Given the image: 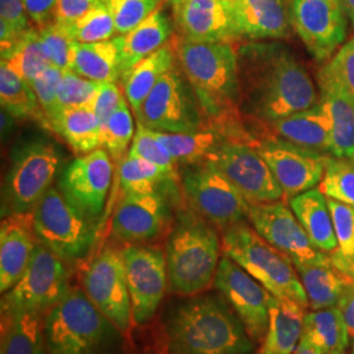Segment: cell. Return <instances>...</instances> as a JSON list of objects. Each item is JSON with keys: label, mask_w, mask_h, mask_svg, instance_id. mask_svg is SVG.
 I'll return each instance as SVG.
<instances>
[{"label": "cell", "mask_w": 354, "mask_h": 354, "mask_svg": "<svg viewBox=\"0 0 354 354\" xmlns=\"http://www.w3.org/2000/svg\"><path fill=\"white\" fill-rule=\"evenodd\" d=\"M319 102L323 104L330 121V155L354 159V102L332 75L328 66L317 74Z\"/></svg>", "instance_id": "cell-24"}, {"label": "cell", "mask_w": 354, "mask_h": 354, "mask_svg": "<svg viewBox=\"0 0 354 354\" xmlns=\"http://www.w3.org/2000/svg\"><path fill=\"white\" fill-rule=\"evenodd\" d=\"M256 149L269 165L283 192L292 197L320 185L329 155L314 151L274 136L257 140Z\"/></svg>", "instance_id": "cell-17"}, {"label": "cell", "mask_w": 354, "mask_h": 354, "mask_svg": "<svg viewBox=\"0 0 354 354\" xmlns=\"http://www.w3.org/2000/svg\"><path fill=\"white\" fill-rule=\"evenodd\" d=\"M163 0H104L114 20L118 36L127 35L140 26L152 12L160 8Z\"/></svg>", "instance_id": "cell-43"}, {"label": "cell", "mask_w": 354, "mask_h": 354, "mask_svg": "<svg viewBox=\"0 0 354 354\" xmlns=\"http://www.w3.org/2000/svg\"><path fill=\"white\" fill-rule=\"evenodd\" d=\"M64 71L58 67L49 66L37 79L30 84L37 96L38 104L46 118L48 129L54 115L59 112L58 108V87Z\"/></svg>", "instance_id": "cell-48"}, {"label": "cell", "mask_w": 354, "mask_h": 354, "mask_svg": "<svg viewBox=\"0 0 354 354\" xmlns=\"http://www.w3.org/2000/svg\"><path fill=\"white\" fill-rule=\"evenodd\" d=\"M176 64L188 79L209 122H241L238 50L231 42L172 38Z\"/></svg>", "instance_id": "cell-3"}, {"label": "cell", "mask_w": 354, "mask_h": 354, "mask_svg": "<svg viewBox=\"0 0 354 354\" xmlns=\"http://www.w3.org/2000/svg\"><path fill=\"white\" fill-rule=\"evenodd\" d=\"M168 290L193 297L214 283L222 259V236L218 228L190 207L177 212L165 243Z\"/></svg>", "instance_id": "cell-4"}, {"label": "cell", "mask_w": 354, "mask_h": 354, "mask_svg": "<svg viewBox=\"0 0 354 354\" xmlns=\"http://www.w3.org/2000/svg\"><path fill=\"white\" fill-rule=\"evenodd\" d=\"M156 136L167 149V151L171 153L177 167L205 162L222 145L230 140H241L250 143L256 142L241 127V122H206L203 127L193 131L175 134L156 131Z\"/></svg>", "instance_id": "cell-22"}, {"label": "cell", "mask_w": 354, "mask_h": 354, "mask_svg": "<svg viewBox=\"0 0 354 354\" xmlns=\"http://www.w3.org/2000/svg\"><path fill=\"white\" fill-rule=\"evenodd\" d=\"M62 26L70 37L82 44L106 41L117 35L113 17L104 1L80 16L74 23Z\"/></svg>", "instance_id": "cell-41"}, {"label": "cell", "mask_w": 354, "mask_h": 354, "mask_svg": "<svg viewBox=\"0 0 354 354\" xmlns=\"http://www.w3.org/2000/svg\"><path fill=\"white\" fill-rule=\"evenodd\" d=\"M61 162V153L49 140H28L17 147L6 181L3 216L32 213L53 187Z\"/></svg>", "instance_id": "cell-9"}, {"label": "cell", "mask_w": 354, "mask_h": 354, "mask_svg": "<svg viewBox=\"0 0 354 354\" xmlns=\"http://www.w3.org/2000/svg\"><path fill=\"white\" fill-rule=\"evenodd\" d=\"M102 1L104 0H58L53 21L61 26H68Z\"/></svg>", "instance_id": "cell-51"}, {"label": "cell", "mask_w": 354, "mask_h": 354, "mask_svg": "<svg viewBox=\"0 0 354 354\" xmlns=\"http://www.w3.org/2000/svg\"><path fill=\"white\" fill-rule=\"evenodd\" d=\"M337 307L342 311L349 337L354 340V279L346 281Z\"/></svg>", "instance_id": "cell-53"}, {"label": "cell", "mask_w": 354, "mask_h": 354, "mask_svg": "<svg viewBox=\"0 0 354 354\" xmlns=\"http://www.w3.org/2000/svg\"><path fill=\"white\" fill-rule=\"evenodd\" d=\"M230 3L241 37L266 41L288 36L291 24L286 0H230Z\"/></svg>", "instance_id": "cell-25"}, {"label": "cell", "mask_w": 354, "mask_h": 354, "mask_svg": "<svg viewBox=\"0 0 354 354\" xmlns=\"http://www.w3.org/2000/svg\"><path fill=\"white\" fill-rule=\"evenodd\" d=\"M133 320L147 324L155 317L168 289L165 251L152 244H127L122 248Z\"/></svg>", "instance_id": "cell-13"}, {"label": "cell", "mask_w": 354, "mask_h": 354, "mask_svg": "<svg viewBox=\"0 0 354 354\" xmlns=\"http://www.w3.org/2000/svg\"><path fill=\"white\" fill-rule=\"evenodd\" d=\"M181 37L196 42L241 38L230 0H168Z\"/></svg>", "instance_id": "cell-21"}, {"label": "cell", "mask_w": 354, "mask_h": 354, "mask_svg": "<svg viewBox=\"0 0 354 354\" xmlns=\"http://www.w3.org/2000/svg\"><path fill=\"white\" fill-rule=\"evenodd\" d=\"M207 160L221 169L248 203H274L283 198L276 177L252 143L230 140Z\"/></svg>", "instance_id": "cell-16"}, {"label": "cell", "mask_w": 354, "mask_h": 354, "mask_svg": "<svg viewBox=\"0 0 354 354\" xmlns=\"http://www.w3.org/2000/svg\"><path fill=\"white\" fill-rule=\"evenodd\" d=\"M118 181L122 193L178 192L180 175L127 153L118 165Z\"/></svg>", "instance_id": "cell-34"}, {"label": "cell", "mask_w": 354, "mask_h": 354, "mask_svg": "<svg viewBox=\"0 0 354 354\" xmlns=\"http://www.w3.org/2000/svg\"><path fill=\"white\" fill-rule=\"evenodd\" d=\"M24 0H0V51L11 49L29 28Z\"/></svg>", "instance_id": "cell-46"}, {"label": "cell", "mask_w": 354, "mask_h": 354, "mask_svg": "<svg viewBox=\"0 0 354 354\" xmlns=\"http://www.w3.org/2000/svg\"><path fill=\"white\" fill-rule=\"evenodd\" d=\"M124 95L117 83H102L97 91L92 111L97 114L102 125L114 113V111L124 102Z\"/></svg>", "instance_id": "cell-50"}, {"label": "cell", "mask_w": 354, "mask_h": 354, "mask_svg": "<svg viewBox=\"0 0 354 354\" xmlns=\"http://www.w3.org/2000/svg\"><path fill=\"white\" fill-rule=\"evenodd\" d=\"M1 62L32 84L49 66L39 30L28 29L13 44L12 48L1 53Z\"/></svg>", "instance_id": "cell-38"}, {"label": "cell", "mask_w": 354, "mask_h": 354, "mask_svg": "<svg viewBox=\"0 0 354 354\" xmlns=\"http://www.w3.org/2000/svg\"><path fill=\"white\" fill-rule=\"evenodd\" d=\"M0 104L1 109L12 114L16 120L33 118L48 127L32 86L3 62L0 64Z\"/></svg>", "instance_id": "cell-37"}, {"label": "cell", "mask_w": 354, "mask_h": 354, "mask_svg": "<svg viewBox=\"0 0 354 354\" xmlns=\"http://www.w3.org/2000/svg\"><path fill=\"white\" fill-rule=\"evenodd\" d=\"M39 36L51 66L62 71H73L75 42L64 26L51 21L39 29Z\"/></svg>", "instance_id": "cell-45"}, {"label": "cell", "mask_w": 354, "mask_h": 354, "mask_svg": "<svg viewBox=\"0 0 354 354\" xmlns=\"http://www.w3.org/2000/svg\"><path fill=\"white\" fill-rule=\"evenodd\" d=\"M324 354L345 353L349 333L337 306L304 315V336Z\"/></svg>", "instance_id": "cell-36"}, {"label": "cell", "mask_w": 354, "mask_h": 354, "mask_svg": "<svg viewBox=\"0 0 354 354\" xmlns=\"http://www.w3.org/2000/svg\"><path fill=\"white\" fill-rule=\"evenodd\" d=\"M138 124L159 133H187L209 122L188 79L174 64L136 114Z\"/></svg>", "instance_id": "cell-11"}, {"label": "cell", "mask_w": 354, "mask_h": 354, "mask_svg": "<svg viewBox=\"0 0 354 354\" xmlns=\"http://www.w3.org/2000/svg\"><path fill=\"white\" fill-rule=\"evenodd\" d=\"M68 263L37 243L26 272L3 294L1 314L32 311L46 314L71 289Z\"/></svg>", "instance_id": "cell-10"}, {"label": "cell", "mask_w": 354, "mask_h": 354, "mask_svg": "<svg viewBox=\"0 0 354 354\" xmlns=\"http://www.w3.org/2000/svg\"><path fill=\"white\" fill-rule=\"evenodd\" d=\"M165 342L174 354H253L254 342L216 291L185 297L165 319Z\"/></svg>", "instance_id": "cell-2"}, {"label": "cell", "mask_w": 354, "mask_h": 354, "mask_svg": "<svg viewBox=\"0 0 354 354\" xmlns=\"http://www.w3.org/2000/svg\"><path fill=\"white\" fill-rule=\"evenodd\" d=\"M241 113L276 122L319 102L317 88L302 62L283 44L250 42L238 49Z\"/></svg>", "instance_id": "cell-1"}, {"label": "cell", "mask_w": 354, "mask_h": 354, "mask_svg": "<svg viewBox=\"0 0 354 354\" xmlns=\"http://www.w3.org/2000/svg\"><path fill=\"white\" fill-rule=\"evenodd\" d=\"M127 153L142 158L168 171L177 172L176 162L174 160L171 153L167 151L165 146L160 143V140L156 136V131L143 127L142 124H138L137 127L136 136L133 138L131 146Z\"/></svg>", "instance_id": "cell-47"}, {"label": "cell", "mask_w": 354, "mask_h": 354, "mask_svg": "<svg viewBox=\"0 0 354 354\" xmlns=\"http://www.w3.org/2000/svg\"><path fill=\"white\" fill-rule=\"evenodd\" d=\"M352 354H354V342H353V348H352Z\"/></svg>", "instance_id": "cell-57"}, {"label": "cell", "mask_w": 354, "mask_h": 354, "mask_svg": "<svg viewBox=\"0 0 354 354\" xmlns=\"http://www.w3.org/2000/svg\"><path fill=\"white\" fill-rule=\"evenodd\" d=\"M49 129L61 136L76 153L102 149V121L91 108L59 109L51 120Z\"/></svg>", "instance_id": "cell-32"}, {"label": "cell", "mask_w": 354, "mask_h": 354, "mask_svg": "<svg viewBox=\"0 0 354 354\" xmlns=\"http://www.w3.org/2000/svg\"><path fill=\"white\" fill-rule=\"evenodd\" d=\"M223 254L241 266L277 298L308 308V298L290 257L274 248L247 222L222 231Z\"/></svg>", "instance_id": "cell-6"}, {"label": "cell", "mask_w": 354, "mask_h": 354, "mask_svg": "<svg viewBox=\"0 0 354 354\" xmlns=\"http://www.w3.org/2000/svg\"><path fill=\"white\" fill-rule=\"evenodd\" d=\"M335 354H345V353H335Z\"/></svg>", "instance_id": "cell-58"}, {"label": "cell", "mask_w": 354, "mask_h": 354, "mask_svg": "<svg viewBox=\"0 0 354 354\" xmlns=\"http://www.w3.org/2000/svg\"><path fill=\"white\" fill-rule=\"evenodd\" d=\"M327 201L339 244L329 254L332 264L348 279H354V206L332 198Z\"/></svg>", "instance_id": "cell-39"}, {"label": "cell", "mask_w": 354, "mask_h": 354, "mask_svg": "<svg viewBox=\"0 0 354 354\" xmlns=\"http://www.w3.org/2000/svg\"><path fill=\"white\" fill-rule=\"evenodd\" d=\"M176 64V54L172 39L147 58L133 66L121 76L124 93L131 111L137 114L160 77Z\"/></svg>", "instance_id": "cell-30"}, {"label": "cell", "mask_w": 354, "mask_h": 354, "mask_svg": "<svg viewBox=\"0 0 354 354\" xmlns=\"http://www.w3.org/2000/svg\"><path fill=\"white\" fill-rule=\"evenodd\" d=\"M73 71L97 83H117L120 79L118 37L100 42H75Z\"/></svg>", "instance_id": "cell-33"}, {"label": "cell", "mask_w": 354, "mask_h": 354, "mask_svg": "<svg viewBox=\"0 0 354 354\" xmlns=\"http://www.w3.org/2000/svg\"><path fill=\"white\" fill-rule=\"evenodd\" d=\"M178 192L124 193L114 210L112 232L127 244H145L159 238L172 223V206Z\"/></svg>", "instance_id": "cell-15"}, {"label": "cell", "mask_w": 354, "mask_h": 354, "mask_svg": "<svg viewBox=\"0 0 354 354\" xmlns=\"http://www.w3.org/2000/svg\"><path fill=\"white\" fill-rule=\"evenodd\" d=\"M270 136L298 146L330 155V121L323 104L288 115L268 125Z\"/></svg>", "instance_id": "cell-26"}, {"label": "cell", "mask_w": 354, "mask_h": 354, "mask_svg": "<svg viewBox=\"0 0 354 354\" xmlns=\"http://www.w3.org/2000/svg\"><path fill=\"white\" fill-rule=\"evenodd\" d=\"M289 205L317 250L327 254L337 250L328 201L322 190L314 188L301 193L290 198Z\"/></svg>", "instance_id": "cell-29"}, {"label": "cell", "mask_w": 354, "mask_h": 354, "mask_svg": "<svg viewBox=\"0 0 354 354\" xmlns=\"http://www.w3.org/2000/svg\"><path fill=\"white\" fill-rule=\"evenodd\" d=\"M102 83L93 82L74 71H64L58 87V108H91Z\"/></svg>", "instance_id": "cell-44"}, {"label": "cell", "mask_w": 354, "mask_h": 354, "mask_svg": "<svg viewBox=\"0 0 354 354\" xmlns=\"http://www.w3.org/2000/svg\"><path fill=\"white\" fill-rule=\"evenodd\" d=\"M44 314H1V354H48Z\"/></svg>", "instance_id": "cell-31"}, {"label": "cell", "mask_w": 354, "mask_h": 354, "mask_svg": "<svg viewBox=\"0 0 354 354\" xmlns=\"http://www.w3.org/2000/svg\"><path fill=\"white\" fill-rule=\"evenodd\" d=\"M248 221L269 244L290 257L294 266L330 260L329 254L314 247L301 222L283 201L251 203Z\"/></svg>", "instance_id": "cell-20"}, {"label": "cell", "mask_w": 354, "mask_h": 354, "mask_svg": "<svg viewBox=\"0 0 354 354\" xmlns=\"http://www.w3.org/2000/svg\"><path fill=\"white\" fill-rule=\"evenodd\" d=\"M48 354H124L125 335L91 302L83 288L71 286L44 319Z\"/></svg>", "instance_id": "cell-5"}, {"label": "cell", "mask_w": 354, "mask_h": 354, "mask_svg": "<svg viewBox=\"0 0 354 354\" xmlns=\"http://www.w3.org/2000/svg\"><path fill=\"white\" fill-rule=\"evenodd\" d=\"M292 354H324L319 348H317L314 344L306 340L302 337L301 342L298 344L297 349L294 351Z\"/></svg>", "instance_id": "cell-55"}, {"label": "cell", "mask_w": 354, "mask_h": 354, "mask_svg": "<svg viewBox=\"0 0 354 354\" xmlns=\"http://www.w3.org/2000/svg\"><path fill=\"white\" fill-rule=\"evenodd\" d=\"M113 178V163L105 149L83 153L66 165L58 178L64 197L91 221L99 222Z\"/></svg>", "instance_id": "cell-18"}, {"label": "cell", "mask_w": 354, "mask_h": 354, "mask_svg": "<svg viewBox=\"0 0 354 354\" xmlns=\"http://www.w3.org/2000/svg\"><path fill=\"white\" fill-rule=\"evenodd\" d=\"M33 213L3 216L0 225V291L12 289L23 276L37 245Z\"/></svg>", "instance_id": "cell-23"}, {"label": "cell", "mask_w": 354, "mask_h": 354, "mask_svg": "<svg viewBox=\"0 0 354 354\" xmlns=\"http://www.w3.org/2000/svg\"><path fill=\"white\" fill-rule=\"evenodd\" d=\"M127 99L114 111V113L102 125V147L114 160L121 162L136 136L134 120Z\"/></svg>", "instance_id": "cell-40"}, {"label": "cell", "mask_w": 354, "mask_h": 354, "mask_svg": "<svg viewBox=\"0 0 354 354\" xmlns=\"http://www.w3.org/2000/svg\"><path fill=\"white\" fill-rule=\"evenodd\" d=\"M213 288L236 313L254 342H261L269 326L272 294L227 256H222Z\"/></svg>", "instance_id": "cell-19"}, {"label": "cell", "mask_w": 354, "mask_h": 354, "mask_svg": "<svg viewBox=\"0 0 354 354\" xmlns=\"http://www.w3.org/2000/svg\"><path fill=\"white\" fill-rule=\"evenodd\" d=\"M82 288L91 302L129 336L134 320L122 250L108 245L95 253L83 268Z\"/></svg>", "instance_id": "cell-12"}, {"label": "cell", "mask_w": 354, "mask_h": 354, "mask_svg": "<svg viewBox=\"0 0 354 354\" xmlns=\"http://www.w3.org/2000/svg\"><path fill=\"white\" fill-rule=\"evenodd\" d=\"M319 189L327 198L354 206V159L329 155Z\"/></svg>", "instance_id": "cell-42"}, {"label": "cell", "mask_w": 354, "mask_h": 354, "mask_svg": "<svg viewBox=\"0 0 354 354\" xmlns=\"http://www.w3.org/2000/svg\"><path fill=\"white\" fill-rule=\"evenodd\" d=\"M304 285L311 310H323L339 304L348 277L332 264V260L319 264L295 266Z\"/></svg>", "instance_id": "cell-35"}, {"label": "cell", "mask_w": 354, "mask_h": 354, "mask_svg": "<svg viewBox=\"0 0 354 354\" xmlns=\"http://www.w3.org/2000/svg\"><path fill=\"white\" fill-rule=\"evenodd\" d=\"M172 21L160 7L133 30L117 36L120 46V77L142 59L165 46L172 39Z\"/></svg>", "instance_id": "cell-27"}, {"label": "cell", "mask_w": 354, "mask_h": 354, "mask_svg": "<svg viewBox=\"0 0 354 354\" xmlns=\"http://www.w3.org/2000/svg\"><path fill=\"white\" fill-rule=\"evenodd\" d=\"M304 307L272 297L269 326L257 354H292L304 336Z\"/></svg>", "instance_id": "cell-28"}, {"label": "cell", "mask_w": 354, "mask_h": 354, "mask_svg": "<svg viewBox=\"0 0 354 354\" xmlns=\"http://www.w3.org/2000/svg\"><path fill=\"white\" fill-rule=\"evenodd\" d=\"M180 187L190 209L221 231L248 221L251 203L210 160L181 167Z\"/></svg>", "instance_id": "cell-8"}, {"label": "cell", "mask_w": 354, "mask_h": 354, "mask_svg": "<svg viewBox=\"0 0 354 354\" xmlns=\"http://www.w3.org/2000/svg\"><path fill=\"white\" fill-rule=\"evenodd\" d=\"M332 75L354 102V37L346 41L327 64Z\"/></svg>", "instance_id": "cell-49"}, {"label": "cell", "mask_w": 354, "mask_h": 354, "mask_svg": "<svg viewBox=\"0 0 354 354\" xmlns=\"http://www.w3.org/2000/svg\"><path fill=\"white\" fill-rule=\"evenodd\" d=\"M32 213L38 243L67 263L88 256L97 238V223L70 203L58 187H51Z\"/></svg>", "instance_id": "cell-7"}, {"label": "cell", "mask_w": 354, "mask_h": 354, "mask_svg": "<svg viewBox=\"0 0 354 354\" xmlns=\"http://www.w3.org/2000/svg\"><path fill=\"white\" fill-rule=\"evenodd\" d=\"M24 4L32 21L42 28L53 21L58 0H24Z\"/></svg>", "instance_id": "cell-52"}, {"label": "cell", "mask_w": 354, "mask_h": 354, "mask_svg": "<svg viewBox=\"0 0 354 354\" xmlns=\"http://www.w3.org/2000/svg\"><path fill=\"white\" fill-rule=\"evenodd\" d=\"M342 4L345 8V12L348 15V19L354 26V0H342Z\"/></svg>", "instance_id": "cell-56"}, {"label": "cell", "mask_w": 354, "mask_h": 354, "mask_svg": "<svg viewBox=\"0 0 354 354\" xmlns=\"http://www.w3.org/2000/svg\"><path fill=\"white\" fill-rule=\"evenodd\" d=\"M290 24L317 62L346 42L348 15L342 0H290Z\"/></svg>", "instance_id": "cell-14"}, {"label": "cell", "mask_w": 354, "mask_h": 354, "mask_svg": "<svg viewBox=\"0 0 354 354\" xmlns=\"http://www.w3.org/2000/svg\"><path fill=\"white\" fill-rule=\"evenodd\" d=\"M15 121L16 118L13 117L12 114L6 112L4 109H1V136H8L12 131L13 127H15Z\"/></svg>", "instance_id": "cell-54"}]
</instances>
